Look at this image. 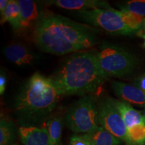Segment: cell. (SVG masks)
Here are the masks:
<instances>
[{
    "label": "cell",
    "instance_id": "obj_17",
    "mask_svg": "<svg viewBox=\"0 0 145 145\" xmlns=\"http://www.w3.org/2000/svg\"><path fill=\"white\" fill-rule=\"evenodd\" d=\"M16 128L12 121L1 119L0 145H13L16 140Z\"/></svg>",
    "mask_w": 145,
    "mask_h": 145
},
{
    "label": "cell",
    "instance_id": "obj_24",
    "mask_svg": "<svg viewBox=\"0 0 145 145\" xmlns=\"http://www.w3.org/2000/svg\"><path fill=\"white\" fill-rule=\"evenodd\" d=\"M141 31H142V32H144V33H145V18H144V23H143L142 29V30H141Z\"/></svg>",
    "mask_w": 145,
    "mask_h": 145
},
{
    "label": "cell",
    "instance_id": "obj_9",
    "mask_svg": "<svg viewBox=\"0 0 145 145\" xmlns=\"http://www.w3.org/2000/svg\"><path fill=\"white\" fill-rule=\"evenodd\" d=\"M20 7V30H28L36 24L40 18V13L37 3L31 0H19Z\"/></svg>",
    "mask_w": 145,
    "mask_h": 145
},
{
    "label": "cell",
    "instance_id": "obj_11",
    "mask_svg": "<svg viewBox=\"0 0 145 145\" xmlns=\"http://www.w3.org/2000/svg\"><path fill=\"white\" fill-rule=\"evenodd\" d=\"M49 3L61 8L71 10L83 11L112 8L107 1L99 0H57L49 1Z\"/></svg>",
    "mask_w": 145,
    "mask_h": 145
},
{
    "label": "cell",
    "instance_id": "obj_25",
    "mask_svg": "<svg viewBox=\"0 0 145 145\" xmlns=\"http://www.w3.org/2000/svg\"><path fill=\"white\" fill-rule=\"evenodd\" d=\"M140 112H141V114H142V115L143 116V117H144V119H145V109H144V110H142V111H140Z\"/></svg>",
    "mask_w": 145,
    "mask_h": 145
},
{
    "label": "cell",
    "instance_id": "obj_19",
    "mask_svg": "<svg viewBox=\"0 0 145 145\" xmlns=\"http://www.w3.org/2000/svg\"><path fill=\"white\" fill-rule=\"evenodd\" d=\"M120 11L123 12L133 14L144 17L145 16V1L144 0H136L125 3L120 6Z\"/></svg>",
    "mask_w": 145,
    "mask_h": 145
},
{
    "label": "cell",
    "instance_id": "obj_20",
    "mask_svg": "<svg viewBox=\"0 0 145 145\" xmlns=\"http://www.w3.org/2000/svg\"><path fill=\"white\" fill-rule=\"evenodd\" d=\"M70 145H91L85 134L72 135L70 138Z\"/></svg>",
    "mask_w": 145,
    "mask_h": 145
},
{
    "label": "cell",
    "instance_id": "obj_13",
    "mask_svg": "<svg viewBox=\"0 0 145 145\" xmlns=\"http://www.w3.org/2000/svg\"><path fill=\"white\" fill-rule=\"evenodd\" d=\"M114 102L122 115L127 128L139 124H145V119L140 112L135 110L130 104L114 99Z\"/></svg>",
    "mask_w": 145,
    "mask_h": 145
},
{
    "label": "cell",
    "instance_id": "obj_5",
    "mask_svg": "<svg viewBox=\"0 0 145 145\" xmlns=\"http://www.w3.org/2000/svg\"><path fill=\"white\" fill-rule=\"evenodd\" d=\"M99 68L105 77H122L131 73L138 64V60L122 47L104 43L96 52Z\"/></svg>",
    "mask_w": 145,
    "mask_h": 145
},
{
    "label": "cell",
    "instance_id": "obj_8",
    "mask_svg": "<svg viewBox=\"0 0 145 145\" xmlns=\"http://www.w3.org/2000/svg\"><path fill=\"white\" fill-rule=\"evenodd\" d=\"M112 88L115 95L125 102L145 109V92L135 85L114 81Z\"/></svg>",
    "mask_w": 145,
    "mask_h": 145
},
{
    "label": "cell",
    "instance_id": "obj_7",
    "mask_svg": "<svg viewBox=\"0 0 145 145\" xmlns=\"http://www.w3.org/2000/svg\"><path fill=\"white\" fill-rule=\"evenodd\" d=\"M99 125L120 140L128 143L127 127L114 98L104 97L97 100Z\"/></svg>",
    "mask_w": 145,
    "mask_h": 145
},
{
    "label": "cell",
    "instance_id": "obj_6",
    "mask_svg": "<svg viewBox=\"0 0 145 145\" xmlns=\"http://www.w3.org/2000/svg\"><path fill=\"white\" fill-rule=\"evenodd\" d=\"M67 126L75 133L88 134L99 126L97 100L84 95L70 107L65 116Z\"/></svg>",
    "mask_w": 145,
    "mask_h": 145
},
{
    "label": "cell",
    "instance_id": "obj_2",
    "mask_svg": "<svg viewBox=\"0 0 145 145\" xmlns=\"http://www.w3.org/2000/svg\"><path fill=\"white\" fill-rule=\"evenodd\" d=\"M49 79L60 95H73L93 93L106 78L96 52L81 51L68 57Z\"/></svg>",
    "mask_w": 145,
    "mask_h": 145
},
{
    "label": "cell",
    "instance_id": "obj_18",
    "mask_svg": "<svg viewBox=\"0 0 145 145\" xmlns=\"http://www.w3.org/2000/svg\"><path fill=\"white\" fill-rule=\"evenodd\" d=\"M128 143L133 145H145V124H139L127 128Z\"/></svg>",
    "mask_w": 145,
    "mask_h": 145
},
{
    "label": "cell",
    "instance_id": "obj_16",
    "mask_svg": "<svg viewBox=\"0 0 145 145\" xmlns=\"http://www.w3.org/2000/svg\"><path fill=\"white\" fill-rule=\"evenodd\" d=\"M52 145H60L63 130V119L60 116H53L47 121L46 127Z\"/></svg>",
    "mask_w": 145,
    "mask_h": 145
},
{
    "label": "cell",
    "instance_id": "obj_14",
    "mask_svg": "<svg viewBox=\"0 0 145 145\" xmlns=\"http://www.w3.org/2000/svg\"><path fill=\"white\" fill-rule=\"evenodd\" d=\"M85 135L91 145H120L122 141L101 126Z\"/></svg>",
    "mask_w": 145,
    "mask_h": 145
},
{
    "label": "cell",
    "instance_id": "obj_4",
    "mask_svg": "<svg viewBox=\"0 0 145 145\" xmlns=\"http://www.w3.org/2000/svg\"><path fill=\"white\" fill-rule=\"evenodd\" d=\"M78 16L90 26L98 27L112 35L125 36L141 31L145 18L112 8L80 11Z\"/></svg>",
    "mask_w": 145,
    "mask_h": 145
},
{
    "label": "cell",
    "instance_id": "obj_1",
    "mask_svg": "<svg viewBox=\"0 0 145 145\" xmlns=\"http://www.w3.org/2000/svg\"><path fill=\"white\" fill-rule=\"evenodd\" d=\"M32 40L42 51L54 55L89 49L99 42L93 27L51 13L42 15L34 28Z\"/></svg>",
    "mask_w": 145,
    "mask_h": 145
},
{
    "label": "cell",
    "instance_id": "obj_15",
    "mask_svg": "<svg viewBox=\"0 0 145 145\" xmlns=\"http://www.w3.org/2000/svg\"><path fill=\"white\" fill-rule=\"evenodd\" d=\"M9 22L14 30H18L20 26V7L18 1L10 0L8 6L1 14V24Z\"/></svg>",
    "mask_w": 145,
    "mask_h": 145
},
{
    "label": "cell",
    "instance_id": "obj_21",
    "mask_svg": "<svg viewBox=\"0 0 145 145\" xmlns=\"http://www.w3.org/2000/svg\"><path fill=\"white\" fill-rule=\"evenodd\" d=\"M6 83L7 79L4 72L1 71V75H0V93L1 95H3V93H4Z\"/></svg>",
    "mask_w": 145,
    "mask_h": 145
},
{
    "label": "cell",
    "instance_id": "obj_23",
    "mask_svg": "<svg viewBox=\"0 0 145 145\" xmlns=\"http://www.w3.org/2000/svg\"><path fill=\"white\" fill-rule=\"evenodd\" d=\"M137 34L138 36H140V37H142V38H143V39H144V44H143V46H144L145 48V33H144V32H142V31H140Z\"/></svg>",
    "mask_w": 145,
    "mask_h": 145
},
{
    "label": "cell",
    "instance_id": "obj_26",
    "mask_svg": "<svg viewBox=\"0 0 145 145\" xmlns=\"http://www.w3.org/2000/svg\"><path fill=\"white\" fill-rule=\"evenodd\" d=\"M126 145H133V144H126Z\"/></svg>",
    "mask_w": 145,
    "mask_h": 145
},
{
    "label": "cell",
    "instance_id": "obj_3",
    "mask_svg": "<svg viewBox=\"0 0 145 145\" xmlns=\"http://www.w3.org/2000/svg\"><path fill=\"white\" fill-rule=\"evenodd\" d=\"M60 96L49 78L36 72L20 89L14 108L22 119L29 122L39 120L52 113Z\"/></svg>",
    "mask_w": 145,
    "mask_h": 145
},
{
    "label": "cell",
    "instance_id": "obj_22",
    "mask_svg": "<svg viewBox=\"0 0 145 145\" xmlns=\"http://www.w3.org/2000/svg\"><path fill=\"white\" fill-rule=\"evenodd\" d=\"M9 2H10V0H1L0 1V12H1V14H3V12L6 9Z\"/></svg>",
    "mask_w": 145,
    "mask_h": 145
},
{
    "label": "cell",
    "instance_id": "obj_10",
    "mask_svg": "<svg viewBox=\"0 0 145 145\" xmlns=\"http://www.w3.org/2000/svg\"><path fill=\"white\" fill-rule=\"evenodd\" d=\"M18 132L24 145H52L49 135L45 127L22 126Z\"/></svg>",
    "mask_w": 145,
    "mask_h": 145
},
{
    "label": "cell",
    "instance_id": "obj_12",
    "mask_svg": "<svg viewBox=\"0 0 145 145\" xmlns=\"http://www.w3.org/2000/svg\"><path fill=\"white\" fill-rule=\"evenodd\" d=\"M3 52L9 61L18 65H30L35 59L33 53L21 44L8 45L3 49Z\"/></svg>",
    "mask_w": 145,
    "mask_h": 145
}]
</instances>
